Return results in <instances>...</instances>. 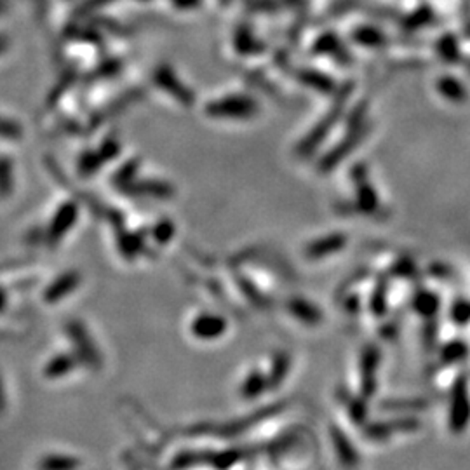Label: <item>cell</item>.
<instances>
[{
  "mask_svg": "<svg viewBox=\"0 0 470 470\" xmlns=\"http://www.w3.org/2000/svg\"><path fill=\"white\" fill-rule=\"evenodd\" d=\"M470 422V399L465 378H458L451 390L450 427L453 432H464Z\"/></svg>",
  "mask_w": 470,
  "mask_h": 470,
  "instance_id": "6da1fadb",
  "label": "cell"
},
{
  "mask_svg": "<svg viewBox=\"0 0 470 470\" xmlns=\"http://www.w3.org/2000/svg\"><path fill=\"white\" fill-rule=\"evenodd\" d=\"M416 428H420L418 420L408 416V418H394L389 420V422L366 423V427L363 428V434L370 441H387L397 432H413Z\"/></svg>",
  "mask_w": 470,
  "mask_h": 470,
  "instance_id": "7a4b0ae2",
  "label": "cell"
},
{
  "mask_svg": "<svg viewBox=\"0 0 470 470\" xmlns=\"http://www.w3.org/2000/svg\"><path fill=\"white\" fill-rule=\"evenodd\" d=\"M254 112V103L244 96H230L214 101L208 107V114L218 119H242Z\"/></svg>",
  "mask_w": 470,
  "mask_h": 470,
  "instance_id": "3957f363",
  "label": "cell"
},
{
  "mask_svg": "<svg viewBox=\"0 0 470 470\" xmlns=\"http://www.w3.org/2000/svg\"><path fill=\"white\" fill-rule=\"evenodd\" d=\"M329 435L334 447V453H336L340 464L347 470H356L359 467V453H357V450L353 447L351 439L347 437V434H345L340 427H336V425H331Z\"/></svg>",
  "mask_w": 470,
  "mask_h": 470,
  "instance_id": "277c9868",
  "label": "cell"
},
{
  "mask_svg": "<svg viewBox=\"0 0 470 470\" xmlns=\"http://www.w3.org/2000/svg\"><path fill=\"white\" fill-rule=\"evenodd\" d=\"M153 78H155L157 84L160 86V89L168 94H171L176 101H180L182 105H192V101H194V94L188 91L187 86H183V82L176 77L175 71L171 69H168V66H160V69L155 70Z\"/></svg>",
  "mask_w": 470,
  "mask_h": 470,
  "instance_id": "5b68a950",
  "label": "cell"
},
{
  "mask_svg": "<svg viewBox=\"0 0 470 470\" xmlns=\"http://www.w3.org/2000/svg\"><path fill=\"white\" fill-rule=\"evenodd\" d=\"M77 214H78L77 204H74V202H66V204H63L51 221V227H49V240H51V242H58V239H61V237L70 230L71 225L75 223Z\"/></svg>",
  "mask_w": 470,
  "mask_h": 470,
  "instance_id": "8992f818",
  "label": "cell"
},
{
  "mask_svg": "<svg viewBox=\"0 0 470 470\" xmlns=\"http://www.w3.org/2000/svg\"><path fill=\"white\" fill-rule=\"evenodd\" d=\"M225 331V321L218 315L204 314L199 315L192 322V333L201 340H213V338L220 336Z\"/></svg>",
  "mask_w": 470,
  "mask_h": 470,
  "instance_id": "52a82bcc",
  "label": "cell"
},
{
  "mask_svg": "<svg viewBox=\"0 0 470 470\" xmlns=\"http://www.w3.org/2000/svg\"><path fill=\"white\" fill-rule=\"evenodd\" d=\"M81 282V276L77 272H66L61 277H58L44 293V300L49 303L59 302V300L65 298L66 295H70L71 291H75Z\"/></svg>",
  "mask_w": 470,
  "mask_h": 470,
  "instance_id": "ba28073f",
  "label": "cell"
},
{
  "mask_svg": "<svg viewBox=\"0 0 470 470\" xmlns=\"http://www.w3.org/2000/svg\"><path fill=\"white\" fill-rule=\"evenodd\" d=\"M117 152H119L117 141H107L103 145V148L98 150V152H94V153H89L88 157L82 159L81 171L84 172V175L86 172H88V175L89 172H94L98 168H100V165H103L105 163H107V160L114 159V155H117Z\"/></svg>",
  "mask_w": 470,
  "mask_h": 470,
  "instance_id": "9c48e42d",
  "label": "cell"
},
{
  "mask_svg": "<svg viewBox=\"0 0 470 470\" xmlns=\"http://www.w3.org/2000/svg\"><path fill=\"white\" fill-rule=\"evenodd\" d=\"M375 370H376V353L370 351L363 359V383H360V392L363 397H371L375 394Z\"/></svg>",
  "mask_w": 470,
  "mask_h": 470,
  "instance_id": "30bf717a",
  "label": "cell"
},
{
  "mask_svg": "<svg viewBox=\"0 0 470 470\" xmlns=\"http://www.w3.org/2000/svg\"><path fill=\"white\" fill-rule=\"evenodd\" d=\"M127 192L134 195H150V197H169L172 195V188L160 182H141V183H129L126 185Z\"/></svg>",
  "mask_w": 470,
  "mask_h": 470,
  "instance_id": "8fae6325",
  "label": "cell"
},
{
  "mask_svg": "<svg viewBox=\"0 0 470 470\" xmlns=\"http://www.w3.org/2000/svg\"><path fill=\"white\" fill-rule=\"evenodd\" d=\"M427 402L422 399H390L382 402L383 411H396V413H406V411H420V409H427Z\"/></svg>",
  "mask_w": 470,
  "mask_h": 470,
  "instance_id": "7c38bea8",
  "label": "cell"
},
{
  "mask_svg": "<svg viewBox=\"0 0 470 470\" xmlns=\"http://www.w3.org/2000/svg\"><path fill=\"white\" fill-rule=\"evenodd\" d=\"M14 175H13V163L7 157L0 159V197H6L13 192Z\"/></svg>",
  "mask_w": 470,
  "mask_h": 470,
  "instance_id": "4fadbf2b",
  "label": "cell"
},
{
  "mask_svg": "<svg viewBox=\"0 0 470 470\" xmlns=\"http://www.w3.org/2000/svg\"><path fill=\"white\" fill-rule=\"evenodd\" d=\"M348 415L356 423H364L368 418V404L363 399H352L348 404Z\"/></svg>",
  "mask_w": 470,
  "mask_h": 470,
  "instance_id": "5bb4252c",
  "label": "cell"
},
{
  "mask_svg": "<svg viewBox=\"0 0 470 470\" xmlns=\"http://www.w3.org/2000/svg\"><path fill=\"white\" fill-rule=\"evenodd\" d=\"M0 136L7 138V140H16L21 136V127L13 120L0 117Z\"/></svg>",
  "mask_w": 470,
  "mask_h": 470,
  "instance_id": "9a60e30c",
  "label": "cell"
},
{
  "mask_svg": "<svg viewBox=\"0 0 470 470\" xmlns=\"http://www.w3.org/2000/svg\"><path fill=\"white\" fill-rule=\"evenodd\" d=\"M263 383H265V382H263V378L258 373L251 375L249 380L246 382V385H244V394H246L247 397L258 396V394L262 392V389H263Z\"/></svg>",
  "mask_w": 470,
  "mask_h": 470,
  "instance_id": "2e32d148",
  "label": "cell"
},
{
  "mask_svg": "<svg viewBox=\"0 0 470 470\" xmlns=\"http://www.w3.org/2000/svg\"><path fill=\"white\" fill-rule=\"evenodd\" d=\"M288 359H286V357H281L279 360H277L276 363V368H274V371H272V376H270V382H272V385L276 387V385H279V383L282 382V378H284L286 373H288Z\"/></svg>",
  "mask_w": 470,
  "mask_h": 470,
  "instance_id": "e0dca14e",
  "label": "cell"
},
{
  "mask_svg": "<svg viewBox=\"0 0 470 470\" xmlns=\"http://www.w3.org/2000/svg\"><path fill=\"white\" fill-rule=\"evenodd\" d=\"M171 235H172V223L165 221V223L157 227L155 237L159 239V242H168V239H171Z\"/></svg>",
  "mask_w": 470,
  "mask_h": 470,
  "instance_id": "ac0fdd59",
  "label": "cell"
},
{
  "mask_svg": "<svg viewBox=\"0 0 470 470\" xmlns=\"http://www.w3.org/2000/svg\"><path fill=\"white\" fill-rule=\"evenodd\" d=\"M7 46H9V40H7V37L0 35V54H2V52L6 51Z\"/></svg>",
  "mask_w": 470,
  "mask_h": 470,
  "instance_id": "d6986e66",
  "label": "cell"
},
{
  "mask_svg": "<svg viewBox=\"0 0 470 470\" xmlns=\"http://www.w3.org/2000/svg\"><path fill=\"white\" fill-rule=\"evenodd\" d=\"M6 302H7L6 291H4V289L0 288V310H4V307H6Z\"/></svg>",
  "mask_w": 470,
  "mask_h": 470,
  "instance_id": "ffe728a7",
  "label": "cell"
},
{
  "mask_svg": "<svg viewBox=\"0 0 470 470\" xmlns=\"http://www.w3.org/2000/svg\"><path fill=\"white\" fill-rule=\"evenodd\" d=\"M4 11V6H2V2H0V13H2Z\"/></svg>",
  "mask_w": 470,
  "mask_h": 470,
  "instance_id": "44dd1931",
  "label": "cell"
}]
</instances>
